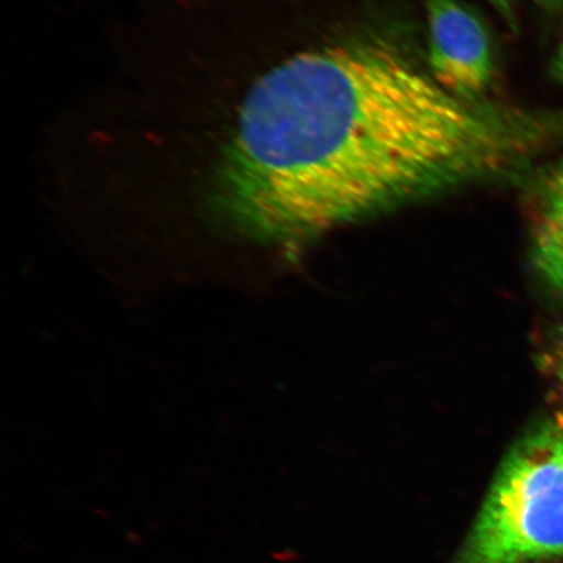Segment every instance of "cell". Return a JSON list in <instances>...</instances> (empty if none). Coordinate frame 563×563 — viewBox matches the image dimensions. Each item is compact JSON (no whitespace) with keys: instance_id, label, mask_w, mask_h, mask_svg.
I'll use <instances>...</instances> for the list:
<instances>
[{"instance_id":"6","label":"cell","mask_w":563,"mask_h":563,"mask_svg":"<svg viewBox=\"0 0 563 563\" xmlns=\"http://www.w3.org/2000/svg\"><path fill=\"white\" fill-rule=\"evenodd\" d=\"M495 7L499 15H501L510 25L516 24L514 19V9H516L517 0H488Z\"/></svg>"},{"instance_id":"8","label":"cell","mask_w":563,"mask_h":563,"mask_svg":"<svg viewBox=\"0 0 563 563\" xmlns=\"http://www.w3.org/2000/svg\"><path fill=\"white\" fill-rule=\"evenodd\" d=\"M553 74L558 76L560 80L563 81V46L561 47V51L559 52L558 56H555Z\"/></svg>"},{"instance_id":"3","label":"cell","mask_w":563,"mask_h":563,"mask_svg":"<svg viewBox=\"0 0 563 563\" xmlns=\"http://www.w3.org/2000/svg\"><path fill=\"white\" fill-rule=\"evenodd\" d=\"M426 60L432 76L456 96L485 100L496 75L487 26L457 0H426Z\"/></svg>"},{"instance_id":"2","label":"cell","mask_w":563,"mask_h":563,"mask_svg":"<svg viewBox=\"0 0 563 563\" xmlns=\"http://www.w3.org/2000/svg\"><path fill=\"white\" fill-rule=\"evenodd\" d=\"M563 559V424L544 421L512 448L456 563Z\"/></svg>"},{"instance_id":"1","label":"cell","mask_w":563,"mask_h":563,"mask_svg":"<svg viewBox=\"0 0 563 563\" xmlns=\"http://www.w3.org/2000/svg\"><path fill=\"white\" fill-rule=\"evenodd\" d=\"M543 118L443 88L390 34L280 63L246 96L216 200L265 234L307 238L457 189L518 178Z\"/></svg>"},{"instance_id":"9","label":"cell","mask_w":563,"mask_h":563,"mask_svg":"<svg viewBox=\"0 0 563 563\" xmlns=\"http://www.w3.org/2000/svg\"><path fill=\"white\" fill-rule=\"evenodd\" d=\"M544 3L551 9H561L563 7V0H544Z\"/></svg>"},{"instance_id":"5","label":"cell","mask_w":563,"mask_h":563,"mask_svg":"<svg viewBox=\"0 0 563 563\" xmlns=\"http://www.w3.org/2000/svg\"><path fill=\"white\" fill-rule=\"evenodd\" d=\"M545 367L563 384V327L553 334L544 355Z\"/></svg>"},{"instance_id":"7","label":"cell","mask_w":563,"mask_h":563,"mask_svg":"<svg viewBox=\"0 0 563 563\" xmlns=\"http://www.w3.org/2000/svg\"><path fill=\"white\" fill-rule=\"evenodd\" d=\"M545 172L549 176H551L555 185L559 186L563 194V161L551 168H547Z\"/></svg>"},{"instance_id":"4","label":"cell","mask_w":563,"mask_h":563,"mask_svg":"<svg viewBox=\"0 0 563 563\" xmlns=\"http://www.w3.org/2000/svg\"><path fill=\"white\" fill-rule=\"evenodd\" d=\"M538 178L532 262L541 277L563 295V194L545 170Z\"/></svg>"},{"instance_id":"10","label":"cell","mask_w":563,"mask_h":563,"mask_svg":"<svg viewBox=\"0 0 563 563\" xmlns=\"http://www.w3.org/2000/svg\"><path fill=\"white\" fill-rule=\"evenodd\" d=\"M562 424H563V421H562Z\"/></svg>"}]
</instances>
